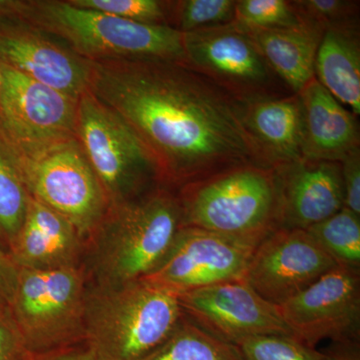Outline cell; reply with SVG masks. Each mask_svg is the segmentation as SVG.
Segmentation results:
<instances>
[{
  "instance_id": "277c9868",
  "label": "cell",
  "mask_w": 360,
  "mask_h": 360,
  "mask_svg": "<svg viewBox=\"0 0 360 360\" xmlns=\"http://www.w3.org/2000/svg\"><path fill=\"white\" fill-rule=\"evenodd\" d=\"M181 222L179 196L167 189L111 206L94 232L97 285H122L148 276L169 250Z\"/></svg>"
},
{
  "instance_id": "d590c367",
  "label": "cell",
  "mask_w": 360,
  "mask_h": 360,
  "mask_svg": "<svg viewBox=\"0 0 360 360\" xmlns=\"http://www.w3.org/2000/svg\"><path fill=\"white\" fill-rule=\"evenodd\" d=\"M1 307H4V305L0 304V309H1Z\"/></svg>"
},
{
  "instance_id": "d4e9b609",
  "label": "cell",
  "mask_w": 360,
  "mask_h": 360,
  "mask_svg": "<svg viewBox=\"0 0 360 360\" xmlns=\"http://www.w3.org/2000/svg\"><path fill=\"white\" fill-rule=\"evenodd\" d=\"M236 0H182L170 2V26L181 33L231 25Z\"/></svg>"
},
{
  "instance_id": "2e32d148",
  "label": "cell",
  "mask_w": 360,
  "mask_h": 360,
  "mask_svg": "<svg viewBox=\"0 0 360 360\" xmlns=\"http://www.w3.org/2000/svg\"><path fill=\"white\" fill-rule=\"evenodd\" d=\"M274 169L278 179V229L307 231L345 207L340 162L302 160Z\"/></svg>"
},
{
  "instance_id": "44dd1931",
  "label": "cell",
  "mask_w": 360,
  "mask_h": 360,
  "mask_svg": "<svg viewBox=\"0 0 360 360\" xmlns=\"http://www.w3.org/2000/svg\"><path fill=\"white\" fill-rule=\"evenodd\" d=\"M314 77L355 116L360 115L359 23L326 30L316 58Z\"/></svg>"
},
{
  "instance_id": "6da1fadb",
  "label": "cell",
  "mask_w": 360,
  "mask_h": 360,
  "mask_svg": "<svg viewBox=\"0 0 360 360\" xmlns=\"http://www.w3.org/2000/svg\"><path fill=\"white\" fill-rule=\"evenodd\" d=\"M134 129L160 180L184 186L241 165L270 167L245 104L186 63H90L89 89Z\"/></svg>"
},
{
  "instance_id": "d6986e66",
  "label": "cell",
  "mask_w": 360,
  "mask_h": 360,
  "mask_svg": "<svg viewBox=\"0 0 360 360\" xmlns=\"http://www.w3.org/2000/svg\"><path fill=\"white\" fill-rule=\"evenodd\" d=\"M245 123L270 167L304 160L297 94L246 104Z\"/></svg>"
},
{
  "instance_id": "ffe728a7",
  "label": "cell",
  "mask_w": 360,
  "mask_h": 360,
  "mask_svg": "<svg viewBox=\"0 0 360 360\" xmlns=\"http://www.w3.org/2000/svg\"><path fill=\"white\" fill-rule=\"evenodd\" d=\"M241 30L292 94H297L315 77V58L324 33L319 28L303 23L295 27Z\"/></svg>"
},
{
  "instance_id": "5b68a950",
  "label": "cell",
  "mask_w": 360,
  "mask_h": 360,
  "mask_svg": "<svg viewBox=\"0 0 360 360\" xmlns=\"http://www.w3.org/2000/svg\"><path fill=\"white\" fill-rule=\"evenodd\" d=\"M181 226L221 234L255 248L278 229L276 169L258 165L231 168L181 187Z\"/></svg>"
},
{
  "instance_id": "9c48e42d",
  "label": "cell",
  "mask_w": 360,
  "mask_h": 360,
  "mask_svg": "<svg viewBox=\"0 0 360 360\" xmlns=\"http://www.w3.org/2000/svg\"><path fill=\"white\" fill-rule=\"evenodd\" d=\"M11 160L32 198L68 220L80 238L94 233L108 212V198L77 139Z\"/></svg>"
},
{
  "instance_id": "83f0119b",
  "label": "cell",
  "mask_w": 360,
  "mask_h": 360,
  "mask_svg": "<svg viewBox=\"0 0 360 360\" xmlns=\"http://www.w3.org/2000/svg\"><path fill=\"white\" fill-rule=\"evenodd\" d=\"M75 6L150 25L170 26V2L158 0H70Z\"/></svg>"
},
{
  "instance_id": "3957f363",
  "label": "cell",
  "mask_w": 360,
  "mask_h": 360,
  "mask_svg": "<svg viewBox=\"0 0 360 360\" xmlns=\"http://www.w3.org/2000/svg\"><path fill=\"white\" fill-rule=\"evenodd\" d=\"M21 18L63 42L90 63H186L184 34L75 6L70 1H15Z\"/></svg>"
},
{
  "instance_id": "4fadbf2b",
  "label": "cell",
  "mask_w": 360,
  "mask_h": 360,
  "mask_svg": "<svg viewBox=\"0 0 360 360\" xmlns=\"http://www.w3.org/2000/svg\"><path fill=\"white\" fill-rule=\"evenodd\" d=\"M179 296L187 319L234 347L257 336L291 335L278 307L258 295L246 279L217 283Z\"/></svg>"
},
{
  "instance_id": "7c38bea8",
  "label": "cell",
  "mask_w": 360,
  "mask_h": 360,
  "mask_svg": "<svg viewBox=\"0 0 360 360\" xmlns=\"http://www.w3.org/2000/svg\"><path fill=\"white\" fill-rule=\"evenodd\" d=\"M0 63L75 98L89 89L90 61L21 18L14 0H0Z\"/></svg>"
},
{
  "instance_id": "cb8c5ba5",
  "label": "cell",
  "mask_w": 360,
  "mask_h": 360,
  "mask_svg": "<svg viewBox=\"0 0 360 360\" xmlns=\"http://www.w3.org/2000/svg\"><path fill=\"white\" fill-rule=\"evenodd\" d=\"M359 217L343 207L307 231L338 266L360 270Z\"/></svg>"
},
{
  "instance_id": "d6a6232c",
  "label": "cell",
  "mask_w": 360,
  "mask_h": 360,
  "mask_svg": "<svg viewBox=\"0 0 360 360\" xmlns=\"http://www.w3.org/2000/svg\"><path fill=\"white\" fill-rule=\"evenodd\" d=\"M37 360H96L91 352L85 348L71 347L54 354L37 357Z\"/></svg>"
},
{
  "instance_id": "52a82bcc",
  "label": "cell",
  "mask_w": 360,
  "mask_h": 360,
  "mask_svg": "<svg viewBox=\"0 0 360 360\" xmlns=\"http://www.w3.org/2000/svg\"><path fill=\"white\" fill-rule=\"evenodd\" d=\"M77 139L111 205L139 198L160 180L134 129L89 90L78 98Z\"/></svg>"
},
{
  "instance_id": "e575fe53",
  "label": "cell",
  "mask_w": 360,
  "mask_h": 360,
  "mask_svg": "<svg viewBox=\"0 0 360 360\" xmlns=\"http://www.w3.org/2000/svg\"><path fill=\"white\" fill-rule=\"evenodd\" d=\"M2 84H4V77H2L1 63H0V92H1Z\"/></svg>"
},
{
  "instance_id": "ba28073f",
  "label": "cell",
  "mask_w": 360,
  "mask_h": 360,
  "mask_svg": "<svg viewBox=\"0 0 360 360\" xmlns=\"http://www.w3.org/2000/svg\"><path fill=\"white\" fill-rule=\"evenodd\" d=\"M1 68L0 141L11 158H32L77 139L78 98Z\"/></svg>"
},
{
  "instance_id": "7a4b0ae2",
  "label": "cell",
  "mask_w": 360,
  "mask_h": 360,
  "mask_svg": "<svg viewBox=\"0 0 360 360\" xmlns=\"http://www.w3.org/2000/svg\"><path fill=\"white\" fill-rule=\"evenodd\" d=\"M184 317L179 295L148 279L97 286L86 291L84 341L96 360H144Z\"/></svg>"
},
{
  "instance_id": "484cf974",
  "label": "cell",
  "mask_w": 360,
  "mask_h": 360,
  "mask_svg": "<svg viewBox=\"0 0 360 360\" xmlns=\"http://www.w3.org/2000/svg\"><path fill=\"white\" fill-rule=\"evenodd\" d=\"M234 25L243 30H274L303 25L292 1L236 0Z\"/></svg>"
},
{
  "instance_id": "603a6c76",
  "label": "cell",
  "mask_w": 360,
  "mask_h": 360,
  "mask_svg": "<svg viewBox=\"0 0 360 360\" xmlns=\"http://www.w3.org/2000/svg\"><path fill=\"white\" fill-rule=\"evenodd\" d=\"M30 198L18 168L0 141V248L6 253L25 222Z\"/></svg>"
},
{
  "instance_id": "ac0fdd59",
  "label": "cell",
  "mask_w": 360,
  "mask_h": 360,
  "mask_svg": "<svg viewBox=\"0 0 360 360\" xmlns=\"http://www.w3.org/2000/svg\"><path fill=\"white\" fill-rule=\"evenodd\" d=\"M80 239L68 220L30 196L25 222L8 255L18 269L75 266Z\"/></svg>"
},
{
  "instance_id": "f1b7e54d",
  "label": "cell",
  "mask_w": 360,
  "mask_h": 360,
  "mask_svg": "<svg viewBox=\"0 0 360 360\" xmlns=\"http://www.w3.org/2000/svg\"><path fill=\"white\" fill-rule=\"evenodd\" d=\"M292 4L302 23L323 32L329 28L359 23V1L295 0Z\"/></svg>"
},
{
  "instance_id": "8992f818",
  "label": "cell",
  "mask_w": 360,
  "mask_h": 360,
  "mask_svg": "<svg viewBox=\"0 0 360 360\" xmlns=\"http://www.w3.org/2000/svg\"><path fill=\"white\" fill-rule=\"evenodd\" d=\"M84 277L77 266L20 269L9 312L35 357L84 340Z\"/></svg>"
},
{
  "instance_id": "8fae6325",
  "label": "cell",
  "mask_w": 360,
  "mask_h": 360,
  "mask_svg": "<svg viewBox=\"0 0 360 360\" xmlns=\"http://www.w3.org/2000/svg\"><path fill=\"white\" fill-rule=\"evenodd\" d=\"M277 307L291 335L307 347L324 340L359 343L360 270L338 265Z\"/></svg>"
},
{
  "instance_id": "4316f807",
  "label": "cell",
  "mask_w": 360,
  "mask_h": 360,
  "mask_svg": "<svg viewBox=\"0 0 360 360\" xmlns=\"http://www.w3.org/2000/svg\"><path fill=\"white\" fill-rule=\"evenodd\" d=\"M236 347L245 360H331L328 352L307 347L291 335L257 336Z\"/></svg>"
},
{
  "instance_id": "1f68e13d",
  "label": "cell",
  "mask_w": 360,
  "mask_h": 360,
  "mask_svg": "<svg viewBox=\"0 0 360 360\" xmlns=\"http://www.w3.org/2000/svg\"><path fill=\"white\" fill-rule=\"evenodd\" d=\"M20 269L8 253L0 248V304L8 307L13 302L18 285Z\"/></svg>"
},
{
  "instance_id": "f546056e",
  "label": "cell",
  "mask_w": 360,
  "mask_h": 360,
  "mask_svg": "<svg viewBox=\"0 0 360 360\" xmlns=\"http://www.w3.org/2000/svg\"><path fill=\"white\" fill-rule=\"evenodd\" d=\"M0 360H37L6 307L0 309Z\"/></svg>"
},
{
  "instance_id": "7402d4cb",
  "label": "cell",
  "mask_w": 360,
  "mask_h": 360,
  "mask_svg": "<svg viewBox=\"0 0 360 360\" xmlns=\"http://www.w3.org/2000/svg\"><path fill=\"white\" fill-rule=\"evenodd\" d=\"M144 360H245L238 348L214 338L186 316L174 333Z\"/></svg>"
},
{
  "instance_id": "e0dca14e",
  "label": "cell",
  "mask_w": 360,
  "mask_h": 360,
  "mask_svg": "<svg viewBox=\"0 0 360 360\" xmlns=\"http://www.w3.org/2000/svg\"><path fill=\"white\" fill-rule=\"evenodd\" d=\"M302 115L304 160L341 162L360 149L356 116L316 79L297 94Z\"/></svg>"
},
{
  "instance_id": "5bb4252c",
  "label": "cell",
  "mask_w": 360,
  "mask_h": 360,
  "mask_svg": "<svg viewBox=\"0 0 360 360\" xmlns=\"http://www.w3.org/2000/svg\"><path fill=\"white\" fill-rule=\"evenodd\" d=\"M255 248L221 234L181 226L165 257L144 277L177 295L245 279Z\"/></svg>"
},
{
  "instance_id": "836d02e7",
  "label": "cell",
  "mask_w": 360,
  "mask_h": 360,
  "mask_svg": "<svg viewBox=\"0 0 360 360\" xmlns=\"http://www.w3.org/2000/svg\"><path fill=\"white\" fill-rule=\"evenodd\" d=\"M328 352L331 360H360L359 343H335V347Z\"/></svg>"
},
{
  "instance_id": "4dcf8cb0",
  "label": "cell",
  "mask_w": 360,
  "mask_h": 360,
  "mask_svg": "<svg viewBox=\"0 0 360 360\" xmlns=\"http://www.w3.org/2000/svg\"><path fill=\"white\" fill-rule=\"evenodd\" d=\"M345 207L360 215V149L341 161Z\"/></svg>"
},
{
  "instance_id": "9a60e30c",
  "label": "cell",
  "mask_w": 360,
  "mask_h": 360,
  "mask_svg": "<svg viewBox=\"0 0 360 360\" xmlns=\"http://www.w3.org/2000/svg\"><path fill=\"white\" fill-rule=\"evenodd\" d=\"M336 266L309 231L278 229L253 250L245 279L267 302L281 305Z\"/></svg>"
},
{
  "instance_id": "30bf717a",
  "label": "cell",
  "mask_w": 360,
  "mask_h": 360,
  "mask_svg": "<svg viewBox=\"0 0 360 360\" xmlns=\"http://www.w3.org/2000/svg\"><path fill=\"white\" fill-rule=\"evenodd\" d=\"M186 63L243 104L291 96L257 45L233 22L182 33Z\"/></svg>"
}]
</instances>
